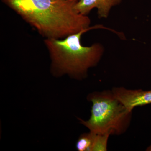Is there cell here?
<instances>
[{
    "mask_svg": "<svg viewBox=\"0 0 151 151\" xmlns=\"http://www.w3.org/2000/svg\"><path fill=\"white\" fill-rule=\"evenodd\" d=\"M45 38H64L91 27L70 0H2Z\"/></svg>",
    "mask_w": 151,
    "mask_h": 151,
    "instance_id": "cell-1",
    "label": "cell"
},
{
    "mask_svg": "<svg viewBox=\"0 0 151 151\" xmlns=\"http://www.w3.org/2000/svg\"><path fill=\"white\" fill-rule=\"evenodd\" d=\"M104 29L115 33L118 32L97 24L64 38H45L44 43L51 59V70L55 76L68 75L81 79L87 75L89 68L96 66L103 57L105 48L100 43L89 46L81 43V36L91 30Z\"/></svg>",
    "mask_w": 151,
    "mask_h": 151,
    "instance_id": "cell-2",
    "label": "cell"
},
{
    "mask_svg": "<svg viewBox=\"0 0 151 151\" xmlns=\"http://www.w3.org/2000/svg\"><path fill=\"white\" fill-rule=\"evenodd\" d=\"M88 99L92 104L91 116L87 121L79 120L90 132L119 135L126 131L132 112L115 97L112 91L94 92L89 94Z\"/></svg>",
    "mask_w": 151,
    "mask_h": 151,
    "instance_id": "cell-3",
    "label": "cell"
},
{
    "mask_svg": "<svg viewBox=\"0 0 151 151\" xmlns=\"http://www.w3.org/2000/svg\"><path fill=\"white\" fill-rule=\"evenodd\" d=\"M112 92L115 97L131 112L135 107L151 103V90H132L124 87H116L113 88Z\"/></svg>",
    "mask_w": 151,
    "mask_h": 151,
    "instance_id": "cell-4",
    "label": "cell"
},
{
    "mask_svg": "<svg viewBox=\"0 0 151 151\" xmlns=\"http://www.w3.org/2000/svg\"><path fill=\"white\" fill-rule=\"evenodd\" d=\"M123 0H78L75 6L76 10L83 15L88 16L92 9H97L100 19L108 18L111 10L120 4Z\"/></svg>",
    "mask_w": 151,
    "mask_h": 151,
    "instance_id": "cell-5",
    "label": "cell"
},
{
    "mask_svg": "<svg viewBox=\"0 0 151 151\" xmlns=\"http://www.w3.org/2000/svg\"><path fill=\"white\" fill-rule=\"evenodd\" d=\"M95 133L89 132L82 134L78 138L76 148L78 151H92Z\"/></svg>",
    "mask_w": 151,
    "mask_h": 151,
    "instance_id": "cell-6",
    "label": "cell"
},
{
    "mask_svg": "<svg viewBox=\"0 0 151 151\" xmlns=\"http://www.w3.org/2000/svg\"><path fill=\"white\" fill-rule=\"evenodd\" d=\"M110 133L95 134L92 151H106Z\"/></svg>",
    "mask_w": 151,
    "mask_h": 151,
    "instance_id": "cell-7",
    "label": "cell"
},
{
    "mask_svg": "<svg viewBox=\"0 0 151 151\" xmlns=\"http://www.w3.org/2000/svg\"><path fill=\"white\" fill-rule=\"evenodd\" d=\"M146 150L147 151H151V145H150L147 148V150Z\"/></svg>",
    "mask_w": 151,
    "mask_h": 151,
    "instance_id": "cell-8",
    "label": "cell"
},
{
    "mask_svg": "<svg viewBox=\"0 0 151 151\" xmlns=\"http://www.w3.org/2000/svg\"><path fill=\"white\" fill-rule=\"evenodd\" d=\"M70 1H78V0H70Z\"/></svg>",
    "mask_w": 151,
    "mask_h": 151,
    "instance_id": "cell-9",
    "label": "cell"
}]
</instances>
